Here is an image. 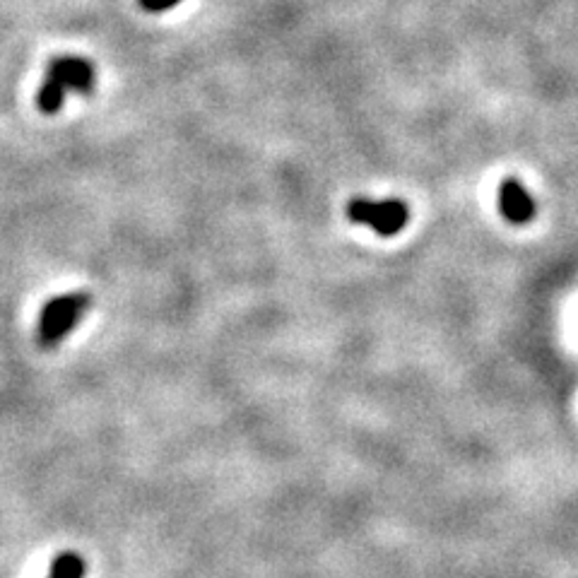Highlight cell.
<instances>
[{
  "mask_svg": "<svg viewBox=\"0 0 578 578\" xmlns=\"http://www.w3.org/2000/svg\"><path fill=\"white\" fill-rule=\"evenodd\" d=\"M94 87V70L87 61L75 56H63L49 66L44 87L37 94V106L44 114H56L66 102L68 92L90 94Z\"/></svg>",
  "mask_w": 578,
  "mask_h": 578,
  "instance_id": "1",
  "label": "cell"
},
{
  "mask_svg": "<svg viewBox=\"0 0 578 578\" xmlns=\"http://www.w3.org/2000/svg\"><path fill=\"white\" fill-rule=\"evenodd\" d=\"M90 309V294L70 292L51 299L41 309L37 323V340L41 347H56L80 323V318Z\"/></svg>",
  "mask_w": 578,
  "mask_h": 578,
  "instance_id": "2",
  "label": "cell"
},
{
  "mask_svg": "<svg viewBox=\"0 0 578 578\" xmlns=\"http://www.w3.org/2000/svg\"><path fill=\"white\" fill-rule=\"evenodd\" d=\"M350 222L374 229L379 237H395L410 222V208L403 200L355 198L347 203Z\"/></svg>",
  "mask_w": 578,
  "mask_h": 578,
  "instance_id": "3",
  "label": "cell"
},
{
  "mask_svg": "<svg viewBox=\"0 0 578 578\" xmlns=\"http://www.w3.org/2000/svg\"><path fill=\"white\" fill-rule=\"evenodd\" d=\"M499 210L513 224H526L535 215V200L518 179H506L499 186Z\"/></svg>",
  "mask_w": 578,
  "mask_h": 578,
  "instance_id": "4",
  "label": "cell"
},
{
  "mask_svg": "<svg viewBox=\"0 0 578 578\" xmlns=\"http://www.w3.org/2000/svg\"><path fill=\"white\" fill-rule=\"evenodd\" d=\"M82 571H85V564H82L80 557L63 554V557H58L56 562H53L49 578H82Z\"/></svg>",
  "mask_w": 578,
  "mask_h": 578,
  "instance_id": "5",
  "label": "cell"
},
{
  "mask_svg": "<svg viewBox=\"0 0 578 578\" xmlns=\"http://www.w3.org/2000/svg\"><path fill=\"white\" fill-rule=\"evenodd\" d=\"M179 0H140V5H143L145 10H150V13H162V10H169L171 5H176Z\"/></svg>",
  "mask_w": 578,
  "mask_h": 578,
  "instance_id": "6",
  "label": "cell"
}]
</instances>
